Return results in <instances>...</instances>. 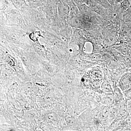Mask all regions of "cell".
Segmentation results:
<instances>
[{
	"label": "cell",
	"instance_id": "obj_1",
	"mask_svg": "<svg viewBox=\"0 0 131 131\" xmlns=\"http://www.w3.org/2000/svg\"><path fill=\"white\" fill-rule=\"evenodd\" d=\"M118 86L124 92L131 88V72L128 71L121 76L118 81Z\"/></svg>",
	"mask_w": 131,
	"mask_h": 131
},
{
	"label": "cell",
	"instance_id": "obj_2",
	"mask_svg": "<svg viewBox=\"0 0 131 131\" xmlns=\"http://www.w3.org/2000/svg\"><path fill=\"white\" fill-rule=\"evenodd\" d=\"M113 96L116 104L124 100L125 98L124 93L118 87H116L113 92Z\"/></svg>",
	"mask_w": 131,
	"mask_h": 131
},
{
	"label": "cell",
	"instance_id": "obj_3",
	"mask_svg": "<svg viewBox=\"0 0 131 131\" xmlns=\"http://www.w3.org/2000/svg\"><path fill=\"white\" fill-rule=\"evenodd\" d=\"M101 88L104 92L108 93H110L113 91L110 82L106 80L103 81L101 84Z\"/></svg>",
	"mask_w": 131,
	"mask_h": 131
},
{
	"label": "cell",
	"instance_id": "obj_4",
	"mask_svg": "<svg viewBox=\"0 0 131 131\" xmlns=\"http://www.w3.org/2000/svg\"><path fill=\"white\" fill-rule=\"evenodd\" d=\"M115 49L120 52L123 56L130 55V53H129L130 49L126 45H124L121 46L116 47Z\"/></svg>",
	"mask_w": 131,
	"mask_h": 131
},
{
	"label": "cell",
	"instance_id": "obj_5",
	"mask_svg": "<svg viewBox=\"0 0 131 131\" xmlns=\"http://www.w3.org/2000/svg\"><path fill=\"white\" fill-rule=\"evenodd\" d=\"M119 114L118 109L116 108H113L110 109L109 117L111 119H114Z\"/></svg>",
	"mask_w": 131,
	"mask_h": 131
},
{
	"label": "cell",
	"instance_id": "obj_6",
	"mask_svg": "<svg viewBox=\"0 0 131 131\" xmlns=\"http://www.w3.org/2000/svg\"><path fill=\"white\" fill-rule=\"evenodd\" d=\"M124 63L125 66L127 69L131 68V57L130 55L124 56Z\"/></svg>",
	"mask_w": 131,
	"mask_h": 131
},
{
	"label": "cell",
	"instance_id": "obj_7",
	"mask_svg": "<svg viewBox=\"0 0 131 131\" xmlns=\"http://www.w3.org/2000/svg\"><path fill=\"white\" fill-rule=\"evenodd\" d=\"M80 10L83 14L88 15L91 14V11L90 8L85 5H82L80 7Z\"/></svg>",
	"mask_w": 131,
	"mask_h": 131
},
{
	"label": "cell",
	"instance_id": "obj_8",
	"mask_svg": "<svg viewBox=\"0 0 131 131\" xmlns=\"http://www.w3.org/2000/svg\"><path fill=\"white\" fill-rule=\"evenodd\" d=\"M110 109L108 107L103 108L101 112V116L103 119H105L109 115Z\"/></svg>",
	"mask_w": 131,
	"mask_h": 131
},
{
	"label": "cell",
	"instance_id": "obj_9",
	"mask_svg": "<svg viewBox=\"0 0 131 131\" xmlns=\"http://www.w3.org/2000/svg\"><path fill=\"white\" fill-rule=\"evenodd\" d=\"M131 3V0H123L121 2V6L123 9L126 11L129 8Z\"/></svg>",
	"mask_w": 131,
	"mask_h": 131
},
{
	"label": "cell",
	"instance_id": "obj_10",
	"mask_svg": "<svg viewBox=\"0 0 131 131\" xmlns=\"http://www.w3.org/2000/svg\"><path fill=\"white\" fill-rule=\"evenodd\" d=\"M72 22L73 25L76 27H79L81 24V20L79 18H75Z\"/></svg>",
	"mask_w": 131,
	"mask_h": 131
},
{
	"label": "cell",
	"instance_id": "obj_11",
	"mask_svg": "<svg viewBox=\"0 0 131 131\" xmlns=\"http://www.w3.org/2000/svg\"><path fill=\"white\" fill-rule=\"evenodd\" d=\"M124 93L125 98L127 100H131V88L126 91L123 92Z\"/></svg>",
	"mask_w": 131,
	"mask_h": 131
},
{
	"label": "cell",
	"instance_id": "obj_12",
	"mask_svg": "<svg viewBox=\"0 0 131 131\" xmlns=\"http://www.w3.org/2000/svg\"><path fill=\"white\" fill-rule=\"evenodd\" d=\"M126 121L127 126L130 127V129H131V115H129V117L127 118Z\"/></svg>",
	"mask_w": 131,
	"mask_h": 131
},
{
	"label": "cell",
	"instance_id": "obj_13",
	"mask_svg": "<svg viewBox=\"0 0 131 131\" xmlns=\"http://www.w3.org/2000/svg\"><path fill=\"white\" fill-rule=\"evenodd\" d=\"M127 106L129 115H131V100H127Z\"/></svg>",
	"mask_w": 131,
	"mask_h": 131
},
{
	"label": "cell",
	"instance_id": "obj_14",
	"mask_svg": "<svg viewBox=\"0 0 131 131\" xmlns=\"http://www.w3.org/2000/svg\"><path fill=\"white\" fill-rule=\"evenodd\" d=\"M129 40H130V43H131V35H130V38H129Z\"/></svg>",
	"mask_w": 131,
	"mask_h": 131
},
{
	"label": "cell",
	"instance_id": "obj_15",
	"mask_svg": "<svg viewBox=\"0 0 131 131\" xmlns=\"http://www.w3.org/2000/svg\"><path fill=\"white\" fill-rule=\"evenodd\" d=\"M129 71H130V72H131V69H129Z\"/></svg>",
	"mask_w": 131,
	"mask_h": 131
}]
</instances>
